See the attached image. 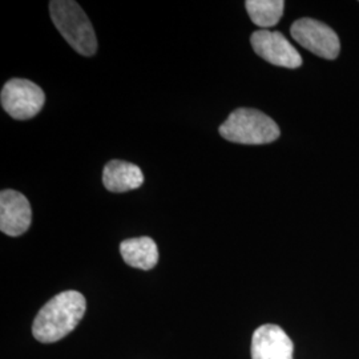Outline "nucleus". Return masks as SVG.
I'll use <instances>...</instances> for the list:
<instances>
[{
  "mask_svg": "<svg viewBox=\"0 0 359 359\" xmlns=\"http://www.w3.org/2000/svg\"><path fill=\"white\" fill-rule=\"evenodd\" d=\"M294 345L283 327L262 325L252 338V359H293Z\"/></svg>",
  "mask_w": 359,
  "mask_h": 359,
  "instance_id": "obj_8",
  "label": "nucleus"
},
{
  "mask_svg": "<svg viewBox=\"0 0 359 359\" xmlns=\"http://www.w3.org/2000/svg\"><path fill=\"white\" fill-rule=\"evenodd\" d=\"M32 210L26 196L13 189L0 193V231L18 237L26 233L31 225Z\"/></svg>",
  "mask_w": 359,
  "mask_h": 359,
  "instance_id": "obj_7",
  "label": "nucleus"
},
{
  "mask_svg": "<svg viewBox=\"0 0 359 359\" xmlns=\"http://www.w3.org/2000/svg\"><path fill=\"white\" fill-rule=\"evenodd\" d=\"M51 19L67 43L83 56L97 51V39L88 16L72 0H53L50 3Z\"/></svg>",
  "mask_w": 359,
  "mask_h": 359,
  "instance_id": "obj_2",
  "label": "nucleus"
},
{
  "mask_svg": "<svg viewBox=\"0 0 359 359\" xmlns=\"http://www.w3.org/2000/svg\"><path fill=\"white\" fill-rule=\"evenodd\" d=\"M3 109L15 120H28L38 115L46 103V95L38 84L26 79H11L0 93Z\"/></svg>",
  "mask_w": 359,
  "mask_h": 359,
  "instance_id": "obj_4",
  "label": "nucleus"
},
{
  "mask_svg": "<svg viewBox=\"0 0 359 359\" xmlns=\"http://www.w3.org/2000/svg\"><path fill=\"white\" fill-rule=\"evenodd\" d=\"M252 47L259 57L273 65L295 69L302 65V57L292 43L278 31L258 29L250 36Z\"/></svg>",
  "mask_w": 359,
  "mask_h": 359,
  "instance_id": "obj_6",
  "label": "nucleus"
},
{
  "mask_svg": "<svg viewBox=\"0 0 359 359\" xmlns=\"http://www.w3.org/2000/svg\"><path fill=\"white\" fill-rule=\"evenodd\" d=\"M219 135L228 142L262 145L276 142L281 130L277 123L261 111L238 108L219 127Z\"/></svg>",
  "mask_w": 359,
  "mask_h": 359,
  "instance_id": "obj_3",
  "label": "nucleus"
},
{
  "mask_svg": "<svg viewBox=\"0 0 359 359\" xmlns=\"http://www.w3.org/2000/svg\"><path fill=\"white\" fill-rule=\"evenodd\" d=\"M246 11L252 22L262 29L274 27L283 18V0H248L245 3Z\"/></svg>",
  "mask_w": 359,
  "mask_h": 359,
  "instance_id": "obj_11",
  "label": "nucleus"
},
{
  "mask_svg": "<svg viewBox=\"0 0 359 359\" xmlns=\"http://www.w3.org/2000/svg\"><path fill=\"white\" fill-rule=\"evenodd\" d=\"M290 34L298 44L322 59L334 60L339 55L338 35L325 23L311 18H302L293 23Z\"/></svg>",
  "mask_w": 359,
  "mask_h": 359,
  "instance_id": "obj_5",
  "label": "nucleus"
},
{
  "mask_svg": "<svg viewBox=\"0 0 359 359\" xmlns=\"http://www.w3.org/2000/svg\"><path fill=\"white\" fill-rule=\"evenodd\" d=\"M103 182L109 192H128L142 187L144 173L140 168L132 163L112 160L104 167Z\"/></svg>",
  "mask_w": 359,
  "mask_h": 359,
  "instance_id": "obj_9",
  "label": "nucleus"
},
{
  "mask_svg": "<svg viewBox=\"0 0 359 359\" xmlns=\"http://www.w3.org/2000/svg\"><path fill=\"white\" fill-rule=\"evenodd\" d=\"M120 253L126 264L136 269H154L158 261L157 245L151 237L129 238L120 244Z\"/></svg>",
  "mask_w": 359,
  "mask_h": 359,
  "instance_id": "obj_10",
  "label": "nucleus"
},
{
  "mask_svg": "<svg viewBox=\"0 0 359 359\" xmlns=\"http://www.w3.org/2000/svg\"><path fill=\"white\" fill-rule=\"evenodd\" d=\"M87 309L84 295L75 290H67L55 295L43 308L32 325L35 339L52 344L63 339L83 320Z\"/></svg>",
  "mask_w": 359,
  "mask_h": 359,
  "instance_id": "obj_1",
  "label": "nucleus"
}]
</instances>
